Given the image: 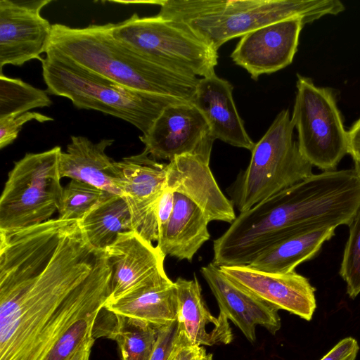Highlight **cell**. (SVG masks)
<instances>
[{
  "label": "cell",
  "instance_id": "cell-26",
  "mask_svg": "<svg viewBox=\"0 0 360 360\" xmlns=\"http://www.w3.org/2000/svg\"><path fill=\"white\" fill-rule=\"evenodd\" d=\"M0 73V118L52 104L46 91Z\"/></svg>",
  "mask_w": 360,
  "mask_h": 360
},
{
  "label": "cell",
  "instance_id": "cell-7",
  "mask_svg": "<svg viewBox=\"0 0 360 360\" xmlns=\"http://www.w3.org/2000/svg\"><path fill=\"white\" fill-rule=\"evenodd\" d=\"M113 37L153 62L194 77L215 73L218 53L184 24L158 14L112 23Z\"/></svg>",
  "mask_w": 360,
  "mask_h": 360
},
{
  "label": "cell",
  "instance_id": "cell-24",
  "mask_svg": "<svg viewBox=\"0 0 360 360\" xmlns=\"http://www.w3.org/2000/svg\"><path fill=\"white\" fill-rule=\"evenodd\" d=\"M79 223L88 240L96 248L105 250L118 235L135 231L128 204L122 195L109 193Z\"/></svg>",
  "mask_w": 360,
  "mask_h": 360
},
{
  "label": "cell",
  "instance_id": "cell-20",
  "mask_svg": "<svg viewBox=\"0 0 360 360\" xmlns=\"http://www.w3.org/2000/svg\"><path fill=\"white\" fill-rule=\"evenodd\" d=\"M70 139L66 150L60 155L61 178L83 181L108 193L122 195L117 186L115 161L105 153L114 140L102 139L94 143L82 136H72Z\"/></svg>",
  "mask_w": 360,
  "mask_h": 360
},
{
  "label": "cell",
  "instance_id": "cell-1",
  "mask_svg": "<svg viewBox=\"0 0 360 360\" xmlns=\"http://www.w3.org/2000/svg\"><path fill=\"white\" fill-rule=\"evenodd\" d=\"M112 279L79 221L0 232V360H45L78 318L104 307Z\"/></svg>",
  "mask_w": 360,
  "mask_h": 360
},
{
  "label": "cell",
  "instance_id": "cell-8",
  "mask_svg": "<svg viewBox=\"0 0 360 360\" xmlns=\"http://www.w3.org/2000/svg\"><path fill=\"white\" fill-rule=\"evenodd\" d=\"M62 150L26 153L15 162L0 198V232H11L51 219L63 187L59 171Z\"/></svg>",
  "mask_w": 360,
  "mask_h": 360
},
{
  "label": "cell",
  "instance_id": "cell-23",
  "mask_svg": "<svg viewBox=\"0 0 360 360\" xmlns=\"http://www.w3.org/2000/svg\"><path fill=\"white\" fill-rule=\"evenodd\" d=\"M115 314L139 319L161 328L177 320L176 288L172 280L146 287L104 306Z\"/></svg>",
  "mask_w": 360,
  "mask_h": 360
},
{
  "label": "cell",
  "instance_id": "cell-28",
  "mask_svg": "<svg viewBox=\"0 0 360 360\" xmlns=\"http://www.w3.org/2000/svg\"><path fill=\"white\" fill-rule=\"evenodd\" d=\"M340 274L347 283V292L354 299L360 292V205L349 223Z\"/></svg>",
  "mask_w": 360,
  "mask_h": 360
},
{
  "label": "cell",
  "instance_id": "cell-32",
  "mask_svg": "<svg viewBox=\"0 0 360 360\" xmlns=\"http://www.w3.org/2000/svg\"><path fill=\"white\" fill-rule=\"evenodd\" d=\"M176 329L177 321L159 328L157 343L150 360H167L172 347Z\"/></svg>",
  "mask_w": 360,
  "mask_h": 360
},
{
  "label": "cell",
  "instance_id": "cell-13",
  "mask_svg": "<svg viewBox=\"0 0 360 360\" xmlns=\"http://www.w3.org/2000/svg\"><path fill=\"white\" fill-rule=\"evenodd\" d=\"M105 252L112 269L108 302L169 280L164 268L166 256L136 231L120 233Z\"/></svg>",
  "mask_w": 360,
  "mask_h": 360
},
{
  "label": "cell",
  "instance_id": "cell-27",
  "mask_svg": "<svg viewBox=\"0 0 360 360\" xmlns=\"http://www.w3.org/2000/svg\"><path fill=\"white\" fill-rule=\"evenodd\" d=\"M109 193L87 183L71 179L63 189L58 218L79 221Z\"/></svg>",
  "mask_w": 360,
  "mask_h": 360
},
{
  "label": "cell",
  "instance_id": "cell-25",
  "mask_svg": "<svg viewBox=\"0 0 360 360\" xmlns=\"http://www.w3.org/2000/svg\"><path fill=\"white\" fill-rule=\"evenodd\" d=\"M159 328L139 319L115 314L108 338L117 342L120 360H150L157 343Z\"/></svg>",
  "mask_w": 360,
  "mask_h": 360
},
{
  "label": "cell",
  "instance_id": "cell-36",
  "mask_svg": "<svg viewBox=\"0 0 360 360\" xmlns=\"http://www.w3.org/2000/svg\"><path fill=\"white\" fill-rule=\"evenodd\" d=\"M94 341L93 337L86 339L67 360H89Z\"/></svg>",
  "mask_w": 360,
  "mask_h": 360
},
{
  "label": "cell",
  "instance_id": "cell-22",
  "mask_svg": "<svg viewBox=\"0 0 360 360\" xmlns=\"http://www.w3.org/2000/svg\"><path fill=\"white\" fill-rule=\"evenodd\" d=\"M335 229L314 227L293 233L266 248L248 265L270 273L294 271L300 264L318 253L324 242L334 236Z\"/></svg>",
  "mask_w": 360,
  "mask_h": 360
},
{
  "label": "cell",
  "instance_id": "cell-12",
  "mask_svg": "<svg viewBox=\"0 0 360 360\" xmlns=\"http://www.w3.org/2000/svg\"><path fill=\"white\" fill-rule=\"evenodd\" d=\"M50 0H0V68L21 66L41 58L52 34L51 23L41 15Z\"/></svg>",
  "mask_w": 360,
  "mask_h": 360
},
{
  "label": "cell",
  "instance_id": "cell-5",
  "mask_svg": "<svg viewBox=\"0 0 360 360\" xmlns=\"http://www.w3.org/2000/svg\"><path fill=\"white\" fill-rule=\"evenodd\" d=\"M46 54L41 61L47 94L67 98L79 109L95 110L123 120L142 134L150 129L165 108L184 101L128 88L68 59Z\"/></svg>",
  "mask_w": 360,
  "mask_h": 360
},
{
  "label": "cell",
  "instance_id": "cell-4",
  "mask_svg": "<svg viewBox=\"0 0 360 360\" xmlns=\"http://www.w3.org/2000/svg\"><path fill=\"white\" fill-rule=\"evenodd\" d=\"M159 15L188 27L213 49L279 20L299 17L304 24L345 10L339 0H165Z\"/></svg>",
  "mask_w": 360,
  "mask_h": 360
},
{
  "label": "cell",
  "instance_id": "cell-18",
  "mask_svg": "<svg viewBox=\"0 0 360 360\" xmlns=\"http://www.w3.org/2000/svg\"><path fill=\"white\" fill-rule=\"evenodd\" d=\"M233 90L231 82L214 73L199 79L191 103L204 116L215 140L251 151L255 143L237 111Z\"/></svg>",
  "mask_w": 360,
  "mask_h": 360
},
{
  "label": "cell",
  "instance_id": "cell-15",
  "mask_svg": "<svg viewBox=\"0 0 360 360\" xmlns=\"http://www.w3.org/2000/svg\"><path fill=\"white\" fill-rule=\"evenodd\" d=\"M231 281L278 310L283 309L310 321L316 308L315 288L308 278L295 271L270 273L249 265L222 266Z\"/></svg>",
  "mask_w": 360,
  "mask_h": 360
},
{
  "label": "cell",
  "instance_id": "cell-17",
  "mask_svg": "<svg viewBox=\"0 0 360 360\" xmlns=\"http://www.w3.org/2000/svg\"><path fill=\"white\" fill-rule=\"evenodd\" d=\"M200 273L214 295L219 312L231 320L251 342L257 325L275 334L281 326L278 309L231 281L210 262Z\"/></svg>",
  "mask_w": 360,
  "mask_h": 360
},
{
  "label": "cell",
  "instance_id": "cell-21",
  "mask_svg": "<svg viewBox=\"0 0 360 360\" xmlns=\"http://www.w3.org/2000/svg\"><path fill=\"white\" fill-rule=\"evenodd\" d=\"M174 205L168 224L157 247L165 255L191 262L202 245L210 240V221L191 200L174 193Z\"/></svg>",
  "mask_w": 360,
  "mask_h": 360
},
{
  "label": "cell",
  "instance_id": "cell-9",
  "mask_svg": "<svg viewBox=\"0 0 360 360\" xmlns=\"http://www.w3.org/2000/svg\"><path fill=\"white\" fill-rule=\"evenodd\" d=\"M296 87L291 121L297 131L299 149L312 165L334 170L348 153L347 131L335 94L300 75Z\"/></svg>",
  "mask_w": 360,
  "mask_h": 360
},
{
  "label": "cell",
  "instance_id": "cell-16",
  "mask_svg": "<svg viewBox=\"0 0 360 360\" xmlns=\"http://www.w3.org/2000/svg\"><path fill=\"white\" fill-rule=\"evenodd\" d=\"M165 188L194 202L208 220L231 224L236 218L234 206L221 191L210 162L193 155H183L167 165Z\"/></svg>",
  "mask_w": 360,
  "mask_h": 360
},
{
  "label": "cell",
  "instance_id": "cell-30",
  "mask_svg": "<svg viewBox=\"0 0 360 360\" xmlns=\"http://www.w3.org/2000/svg\"><path fill=\"white\" fill-rule=\"evenodd\" d=\"M32 120L42 123L52 121L53 119L31 111L0 118V148L2 149L12 143L18 138L22 126Z\"/></svg>",
  "mask_w": 360,
  "mask_h": 360
},
{
  "label": "cell",
  "instance_id": "cell-35",
  "mask_svg": "<svg viewBox=\"0 0 360 360\" xmlns=\"http://www.w3.org/2000/svg\"><path fill=\"white\" fill-rule=\"evenodd\" d=\"M348 153L352 157L355 165L360 167V118L347 131Z\"/></svg>",
  "mask_w": 360,
  "mask_h": 360
},
{
  "label": "cell",
  "instance_id": "cell-31",
  "mask_svg": "<svg viewBox=\"0 0 360 360\" xmlns=\"http://www.w3.org/2000/svg\"><path fill=\"white\" fill-rule=\"evenodd\" d=\"M167 360H213V356L207 353L202 346L192 342L177 326L172 347Z\"/></svg>",
  "mask_w": 360,
  "mask_h": 360
},
{
  "label": "cell",
  "instance_id": "cell-19",
  "mask_svg": "<svg viewBox=\"0 0 360 360\" xmlns=\"http://www.w3.org/2000/svg\"><path fill=\"white\" fill-rule=\"evenodd\" d=\"M174 283L178 298V328L198 345L229 344L233 333L228 319L220 312L217 317L210 312L196 276L191 280L179 277Z\"/></svg>",
  "mask_w": 360,
  "mask_h": 360
},
{
  "label": "cell",
  "instance_id": "cell-14",
  "mask_svg": "<svg viewBox=\"0 0 360 360\" xmlns=\"http://www.w3.org/2000/svg\"><path fill=\"white\" fill-rule=\"evenodd\" d=\"M304 25L302 18L296 17L252 30L241 37L231 58L255 80L277 72L292 62Z\"/></svg>",
  "mask_w": 360,
  "mask_h": 360
},
{
  "label": "cell",
  "instance_id": "cell-6",
  "mask_svg": "<svg viewBox=\"0 0 360 360\" xmlns=\"http://www.w3.org/2000/svg\"><path fill=\"white\" fill-rule=\"evenodd\" d=\"M295 127L288 110H281L255 143L247 168L228 189L240 212L312 174V165L293 140Z\"/></svg>",
  "mask_w": 360,
  "mask_h": 360
},
{
  "label": "cell",
  "instance_id": "cell-29",
  "mask_svg": "<svg viewBox=\"0 0 360 360\" xmlns=\"http://www.w3.org/2000/svg\"><path fill=\"white\" fill-rule=\"evenodd\" d=\"M103 309H92L78 318L63 333L45 360H67L86 339L94 338L96 319Z\"/></svg>",
  "mask_w": 360,
  "mask_h": 360
},
{
  "label": "cell",
  "instance_id": "cell-3",
  "mask_svg": "<svg viewBox=\"0 0 360 360\" xmlns=\"http://www.w3.org/2000/svg\"><path fill=\"white\" fill-rule=\"evenodd\" d=\"M46 53L128 88L188 102L200 79L162 67L116 39L112 23L79 28L53 24Z\"/></svg>",
  "mask_w": 360,
  "mask_h": 360
},
{
  "label": "cell",
  "instance_id": "cell-10",
  "mask_svg": "<svg viewBox=\"0 0 360 360\" xmlns=\"http://www.w3.org/2000/svg\"><path fill=\"white\" fill-rule=\"evenodd\" d=\"M139 139L150 158L169 162L177 156L193 155L210 162L215 141L202 114L185 101L165 108Z\"/></svg>",
  "mask_w": 360,
  "mask_h": 360
},
{
  "label": "cell",
  "instance_id": "cell-34",
  "mask_svg": "<svg viewBox=\"0 0 360 360\" xmlns=\"http://www.w3.org/2000/svg\"><path fill=\"white\" fill-rule=\"evenodd\" d=\"M174 205V192L165 188L161 195L158 206L159 237L163 233L168 224L172 214Z\"/></svg>",
  "mask_w": 360,
  "mask_h": 360
},
{
  "label": "cell",
  "instance_id": "cell-11",
  "mask_svg": "<svg viewBox=\"0 0 360 360\" xmlns=\"http://www.w3.org/2000/svg\"><path fill=\"white\" fill-rule=\"evenodd\" d=\"M115 163L117 186L128 204L135 231L148 241L158 242V206L165 188L167 164L145 150Z\"/></svg>",
  "mask_w": 360,
  "mask_h": 360
},
{
  "label": "cell",
  "instance_id": "cell-2",
  "mask_svg": "<svg viewBox=\"0 0 360 360\" xmlns=\"http://www.w3.org/2000/svg\"><path fill=\"white\" fill-rule=\"evenodd\" d=\"M352 198L343 177L324 171L240 212L213 242L212 263L218 266L250 264L261 252L297 231L348 224Z\"/></svg>",
  "mask_w": 360,
  "mask_h": 360
},
{
  "label": "cell",
  "instance_id": "cell-33",
  "mask_svg": "<svg viewBox=\"0 0 360 360\" xmlns=\"http://www.w3.org/2000/svg\"><path fill=\"white\" fill-rule=\"evenodd\" d=\"M359 350V344L354 338H345L320 360H355Z\"/></svg>",
  "mask_w": 360,
  "mask_h": 360
}]
</instances>
